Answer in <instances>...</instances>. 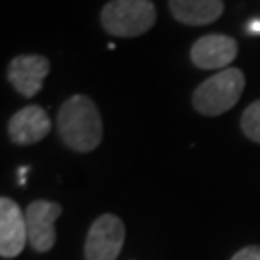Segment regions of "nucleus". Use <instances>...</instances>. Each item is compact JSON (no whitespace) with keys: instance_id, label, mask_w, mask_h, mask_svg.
Masks as SVG:
<instances>
[{"instance_id":"8","label":"nucleus","mask_w":260,"mask_h":260,"mask_svg":"<svg viewBox=\"0 0 260 260\" xmlns=\"http://www.w3.org/2000/svg\"><path fill=\"white\" fill-rule=\"evenodd\" d=\"M237 56V41L230 35L210 33L191 47V62L201 70H225Z\"/></svg>"},{"instance_id":"4","label":"nucleus","mask_w":260,"mask_h":260,"mask_svg":"<svg viewBox=\"0 0 260 260\" xmlns=\"http://www.w3.org/2000/svg\"><path fill=\"white\" fill-rule=\"evenodd\" d=\"M125 241V228L118 216L103 214L96 218L85 241V260H116Z\"/></svg>"},{"instance_id":"13","label":"nucleus","mask_w":260,"mask_h":260,"mask_svg":"<svg viewBox=\"0 0 260 260\" xmlns=\"http://www.w3.org/2000/svg\"><path fill=\"white\" fill-rule=\"evenodd\" d=\"M252 29H256V31H260V21H256V23L252 21Z\"/></svg>"},{"instance_id":"1","label":"nucleus","mask_w":260,"mask_h":260,"mask_svg":"<svg viewBox=\"0 0 260 260\" xmlns=\"http://www.w3.org/2000/svg\"><path fill=\"white\" fill-rule=\"evenodd\" d=\"M56 127L66 147L75 152H91L103 141L101 112L85 94H74L60 106Z\"/></svg>"},{"instance_id":"3","label":"nucleus","mask_w":260,"mask_h":260,"mask_svg":"<svg viewBox=\"0 0 260 260\" xmlns=\"http://www.w3.org/2000/svg\"><path fill=\"white\" fill-rule=\"evenodd\" d=\"M245 89V75L237 68H225L210 75L193 93V106L203 116H222L239 103Z\"/></svg>"},{"instance_id":"12","label":"nucleus","mask_w":260,"mask_h":260,"mask_svg":"<svg viewBox=\"0 0 260 260\" xmlns=\"http://www.w3.org/2000/svg\"><path fill=\"white\" fill-rule=\"evenodd\" d=\"M232 260H260V245H249L233 254Z\"/></svg>"},{"instance_id":"11","label":"nucleus","mask_w":260,"mask_h":260,"mask_svg":"<svg viewBox=\"0 0 260 260\" xmlns=\"http://www.w3.org/2000/svg\"><path fill=\"white\" fill-rule=\"evenodd\" d=\"M243 133L254 143H260V101L249 104L241 116Z\"/></svg>"},{"instance_id":"9","label":"nucleus","mask_w":260,"mask_h":260,"mask_svg":"<svg viewBox=\"0 0 260 260\" xmlns=\"http://www.w3.org/2000/svg\"><path fill=\"white\" fill-rule=\"evenodd\" d=\"M52 129V121L45 108L29 104L18 110L8 121V135L16 145H35L43 141Z\"/></svg>"},{"instance_id":"2","label":"nucleus","mask_w":260,"mask_h":260,"mask_svg":"<svg viewBox=\"0 0 260 260\" xmlns=\"http://www.w3.org/2000/svg\"><path fill=\"white\" fill-rule=\"evenodd\" d=\"M156 6L150 0H110L101 10L103 29L120 39L139 37L156 23Z\"/></svg>"},{"instance_id":"7","label":"nucleus","mask_w":260,"mask_h":260,"mask_svg":"<svg viewBox=\"0 0 260 260\" xmlns=\"http://www.w3.org/2000/svg\"><path fill=\"white\" fill-rule=\"evenodd\" d=\"M50 72V62L41 54H19L8 64L6 77L12 87L25 99H33L43 89V81Z\"/></svg>"},{"instance_id":"5","label":"nucleus","mask_w":260,"mask_h":260,"mask_svg":"<svg viewBox=\"0 0 260 260\" xmlns=\"http://www.w3.org/2000/svg\"><path fill=\"white\" fill-rule=\"evenodd\" d=\"M62 214V206L54 201H33L25 210L27 237L31 247L37 252H47L54 247L56 230L54 223Z\"/></svg>"},{"instance_id":"6","label":"nucleus","mask_w":260,"mask_h":260,"mask_svg":"<svg viewBox=\"0 0 260 260\" xmlns=\"http://www.w3.org/2000/svg\"><path fill=\"white\" fill-rule=\"evenodd\" d=\"M27 237L25 212L16 201L8 197L0 199V254L2 258H16L21 254Z\"/></svg>"},{"instance_id":"10","label":"nucleus","mask_w":260,"mask_h":260,"mask_svg":"<svg viewBox=\"0 0 260 260\" xmlns=\"http://www.w3.org/2000/svg\"><path fill=\"white\" fill-rule=\"evenodd\" d=\"M168 8L179 23L203 27L222 18L223 0H168Z\"/></svg>"}]
</instances>
